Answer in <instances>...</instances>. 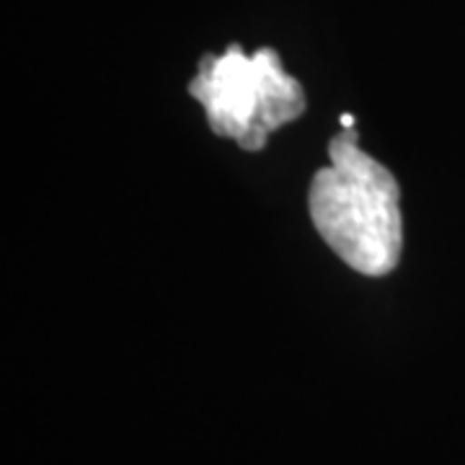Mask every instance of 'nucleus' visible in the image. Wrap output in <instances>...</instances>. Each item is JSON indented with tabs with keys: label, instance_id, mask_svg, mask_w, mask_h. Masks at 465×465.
<instances>
[{
	"label": "nucleus",
	"instance_id": "obj_1",
	"mask_svg": "<svg viewBox=\"0 0 465 465\" xmlns=\"http://www.w3.org/2000/svg\"><path fill=\"white\" fill-rule=\"evenodd\" d=\"M331 166L313 176L308 210L333 253L365 277H385L403 251L396 176L357 145L354 127L331 137Z\"/></svg>",
	"mask_w": 465,
	"mask_h": 465
},
{
	"label": "nucleus",
	"instance_id": "obj_2",
	"mask_svg": "<svg viewBox=\"0 0 465 465\" xmlns=\"http://www.w3.org/2000/svg\"><path fill=\"white\" fill-rule=\"evenodd\" d=\"M189 94L207 109L213 133L249 153L264 150L269 134L305 112L302 85L272 47L243 54L231 45L223 54H204Z\"/></svg>",
	"mask_w": 465,
	"mask_h": 465
},
{
	"label": "nucleus",
	"instance_id": "obj_3",
	"mask_svg": "<svg viewBox=\"0 0 465 465\" xmlns=\"http://www.w3.org/2000/svg\"><path fill=\"white\" fill-rule=\"evenodd\" d=\"M341 124H344V127H351V124H354L351 114H341Z\"/></svg>",
	"mask_w": 465,
	"mask_h": 465
}]
</instances>
